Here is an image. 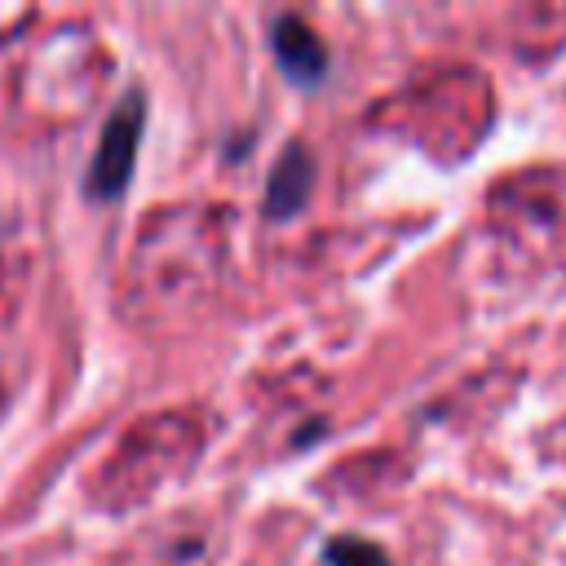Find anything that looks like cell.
<instances>
[{"instance_id":"1","label":"cell","mask_w":566,"mask_h":566,"mask_svg":"<svg viewBox=\"0 0 566 566\" xmlns=\"http://www.w3.org/2000/svg\"><path fill=\"white\" fill-rule=\"evenodd\" d=\"M142 124H146V93L142 88H128L111 119L102 124V137H97V150L88 159V172H84V195H93L97 203H111L128 190L133 181V164H137V146H142Z\"/></svg>"},{"instance_id":"2","label":"cell","mask_w":566,"mask_h":566,"mask_svg":"<svg viewBox=\"0 0 566 566\" xmlns=\"http://www.w3.org/2000/svg\"><path fill=\"white\" fill-rule=\"evenodd\" d=\"M270 44H274V57H279V66H283V75L292 84L310 88V84H318L327 75V49H323V40L314 35V27L305 18L279 13L270 22Z\"/></svg>"},{"instance_id":"3","label":"cell","mask_w":566,"mask_h":566,"mask_svg":"<svg viewBox=\"0 0 566 566\" xmlns=\"http://www.w3.org/2000/svg\"><path fill=\"white\" fill-rule=\"evenodd\" d=\"M310 186H314V164L305 146H287L265 186V217H296L310 199Z\"/></svg>"},{"instance_id":"4","label":"cell","mask_w":566,"mask_h":566,"mask_svg":"<svg viewBox=\"0 0 566 566\" xmlns=\"http://www.w3.org/2000/svg\"><path fill=\"white\" fill-rule=\"evenodd\" d=\"M323 557H327V566H389V557H385L371 539H358V535L327 539Z\"/></svg>"}]
</instances>
